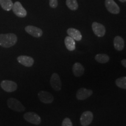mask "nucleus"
<instances>
[{
	"mask_svg": "<svg viewBox=\"0 0 126 126\" xmlns=\"http://www.w3.org/2000/svg\"><path fill=\"white\" fill-rule=\"evenodd\" d=\"M7 106L9 109L18 112H22L25 110V108L21 102L14 97H10L7 100Z\"/></svg>",
	"mask_w": 126,
	"mask_h": 126,
	"instance_id": "nucleus-2",
	"label": "nucleus"
},
{
	"mask_svg": "<svg viewBox=\"0 0 126 126\" xmlns=\"http://www.w3.org/2000/svg\"><path fill=\"white\" fill-rule=\"evenodd\" d=\"M18 37L14 33L0 34V46L4 48H9L16 44Z\"/></svg>",
	"mask_w": 126,
	"mask_h": 126,
	"instance_id": "nucleus-1",
	"label": "nucleus"
},
{
	"mask_svg": "<svg viewBox=\"0 0 126 126\" xmlns=\"http://www.w3.org/2000/svg\"><path fill=\"white\" fill-rule=\"evenodd\" d=\"M119 1H120V2H126V0H119Z\"/></svg>",
	"mask_w": 126,
	"mask_h": 126,
	"instance_id": "nucleus-25",
	"label": "nucleus"
},
{
	"mask_svg": "<svg viewBox=\"0 0 126 126\" xmlns=\"http://www.w3.org/2000/svg\"><path fill=\"white\" fill-rule=\"evenodd\" d=\"M113 45H114V48L117 51H122L124 48V40L122 37L117 36L114 37L113 40Z\"/></svg>",
	"mask_w": 126,
	"mask_h": 126,
	"instance_id": "nucleus-16",
	"label": "nucleus"
},
{
	"mask_svg": "<svg viewBox=\"0 0 126 126\" xmlns=\"http://www.w3.org/2000/svg\"><path fill=\"white\" fill-rule=\"evenodd\" d=\"M93 94V91L91 89H87L86 88H82L79 89L76 94V97L78 100H85Z\"/></svg>",
	"mask_w": 126,
	"mask_h": 126,
	"instance_id": "nucleus-11",
	"label": "nucleus"
},
{
	"mask_svg": "<svg viewBox=\"0 0 126 126\" xmlns=\"http://www.w3.org/2000/svg\"><path fill=\"white\" fill-rule=\"evenodd\" d=\"M23 119L26 122L30 123L35 124V125H39L41 123L42 120L40 116L37 113L34 112H27L25 113L23 115Z\"/></svg>",
	"mask_w": 126,
	"mask_h": 126,
	"instance_id": "nucleus-3",
	"label": "nucleus"
},
{
	"mask_svg": "<svg viewBox=\"0 0 126 126\" xmlns=\"http://www.w3.org/2000/svg\"><path fill=\"white\" fill-rule=\"evenodd\" d=\"M61 126H72V123L70 118L66 117L63 120Z\"/></svg>",
	"mask_w": 126,
	"mask_h": 126,
	"instance_id": "nucleus-22",
	"label": "nucleus"
},
{
	"mask_svg": "<svg viewBox=\"0 0 126 126\" xmlns=\"http://www.w3.org/2000/svg\"><path fill=\"white\" fill-rule=\"evenodd\" d=\"M17 60L25 67H31L34 64V59L30 56H20L17 57Z\"/></svg>",
	"mask_w": 126,
	"mask_h": 126,
	"instance_id": "nucleus-13",
	"label": "nucleus"
},
{
	"mask_svg": "<svg viewBox=\"0 0 126 126\" xmlns=\"http://www.w3.org/2000/svg\"><path fill=\"white\" fill-rule=\"evenodd\" d=\"M64 43L66 48L69 51H74L75 49V42L74 39H73L70 36H67L64 40Z\"/></svg>",
	"mask_w": 126,
	"mask_h": 126,
	"instance_id": "nucleus-17",
	"label": "nucleus"
},
{
	"mask_svg": "<svg viewBox=\"0 0 126 126\" xmlns=\"http://www.w3.org/2000/svg\"><path fill=\"white\" fill-rule=\"evenodd\" d=\"M95 60L100 64H105L109 62L110 57L106 54H97L94 57Z\"/></svg>",
	"mask_w": 126,
	"mask_h": 126,
	"instance_id": "nucleus-18",
	"label": "nucleus"
},
{
	"mask_svg": "<svg viewBox=\"0 0 126 126\" xmlns=\"http://www.w3.org/2000/svg\"><path fill=\"white\" fill-rule=\"evenodd\" d=\"M72 72L75 77H81L84 74V67L79 63H75L72 67Z\"/></svg>",
	"mask_w": 126,
	"mask_h": 126,
	"instance_id": "nucleus-15",
	"label": "nucleus"
},
{
	"mask_svg": "<svg viewBox=\"0 0 126 126\" xmlns=\"http://www.w3.org/2000/svg\"><path fill=\"white\" fill-rule=\"evenodd\" d=\"M92 28L94 33L97 37H103L106 33V28L101 23L94 22L92 25Z\"/></svg>",
	"mask_w": 126,
	"mask_h": 126,
	"instance_id": "nucleus-8",
	"label": "nucleus"
},
{
	"mask_svg": "<svg viewBox=\"0 0 126 126\" xmlns=\"http://www.w3.org/2000/svg\"><path fill=\"white\" fill-rule=\"evenodd\" d=\"M66 5L67 7L72 11H76L78 8L77 0H66Z\"/></svg>",
	"mask_w": 126,
	"mask_h": 126,
	"instance_id": "nucleus-21",
	"label": "nucleus"
},
{
	"mask_svg": "<svg viewBox=\"0 0 126 126\" xmlns=\"http://www.w3.org/2000/svg\"><path fill=\"white\" fill-rule=\"evenodd\" d=\"M121 63H122V64L123 65V66L126 68V59L122 60V61H121Z\"/></svg>",
	"mask_w": 126,
	"mask_h": 126,
	"instance_id": "nucleus-24",
	"label": "nucleus"
},
{
	"mask_svg": "<svg viewBox=\"0 0 126 126\" xmlns=\"http://www.w3.org/2000/svg\"><path fill=\"white\" fill-rule=\"evenodd\" d=\"M12 9L14 13L17 16L20 17V18H24L27 15V12H26V9L23 7L20 2L18 1L14 3Z\"/></svg>",
	"mask_w": 126,
	"mask_h": 126,
	"instance_id": "nucleus-6",
	"label": "nucleus"
},
{
	"mask_svg": "<svg viewBox=\"0 0 126 126\" xmlns=\"http://www.w3.org/2000/svg\"><path fill=\"white\" fill-rule=\"evenodd\" d=\"M50 85L56 91H60L62 88V83L59 74L57 73H53L52 74L50 80Z\"/></svg>",
	"mask_w": 126,
	"mask_h": 126,
	"instance_id": "nucleus-5",
	"label": "nucleus"
},
{
	"mask_svg": "<svg viewBox=\"0 0 126 126\" xmlns=\"http://www.w3.org/2000/svg\"><path fill=\"white\" fill-rule=\"evenodd\" d=\"M38 97L39 100L42 103L45 104H50L54 101V96L50 92L45 91H41L39 92Z\"/></svg>",
	"mask_w": 126,
	"mask_h": 126,
	"instance_id": "nucleus-7",
	"label": "nucleus"
},
{
	"mask_svg": "<svg viewBox=\"0 0 126 126\" xmlns=\"http://www.w3.org/2000/svg\"><path fill=\"white\" fill-rule=\"evenodd\" d=\"M25 31L28 34H31V36H33L34 37H40L43 35V31L40 28L36 27L34 26H27L25 28Z\"/></svg>",
	"mask_w": 126,
	"mask_h": 126,
	"instance_id": "nucleus-12",
	"label": "nucleus"
},
{
	"mask_svg": "<svg viewBox=\"0 0 126 126\" xmlns=\"http://www.w3.org/2000/svg\"><path fill=\"white\" fill-rule=\"evenodd\" d=\"M67 34L69 36L72 37L76 41H80L82 39V34L81 32L79 30L75 29V28H69L67 31Z\"/></svg>",
	"mask_w": 126,
	"mask_h": 126,
	"instance_id": "nucleus-14",
	"label": "nucleus"
},
{
	"mask_svg": "<svg viewBox=\"0 0 126 126\" xmlns=\"http://www.w3.org/2000/svg\"><path fill=\"white\" fill-rule=\"evenodd\" d=\"M116 85L117 86L123 89H126V77H122L116 80Z\"/></svg>",
	"mask_w": 126,
	"mask_h": 126,
	"instance_id": "nucleus-20",
	"label": "nucleus"
},
{
	"mask_svg": "<svg viewBox=\"0 0 126 126\" xmlns=\"http://www.w3.org/2000/svg\"><path fill=\"white\" fill-rule=\"evenodd\" d=\"M105 3L106 9L110 13L113 14H118L120 13V8L114 0H105Z\"/></svg>",
	"mask_w": 126,
	"mask_h": 126,
	"instance_id": "nucleus-10",
	"label": "nucleus"
},
{
	"mask_svg": "<svg viewBox=\"0 0 126 126\" xmlns=\"http://www.w3.org/2000/svg\"><path fill=\"white\" fill-rule=\"evenodd\" d=\"M94 119V114L91 111H86L83 112L80 117V122L82 126H88L92 122Z\"/></svg>",
	"mask_w": 126,
	"mask_h": 126,
	"instance_id": "nucleus-9",
	"label": "nucleus"
},
{
	"mask_svg": "<svg viewBox=\"0 0 126 126\" xmlns=\"http://www.w3.org/2000/svg\"><path fill=\"white\" fill-rule=\"evenodd\" d=\"M49 5L52 8H56L58 6V1L57 0H50Z\"/></svg>",
	"mask_w": 126,
	"mask_h": 126,
	"instance_id": "nucleus-23",
	"label": "nucleus"
},
{
	"mask_svg": "<svg viewBox=\"0 0 126 126\" xmlns=\"http://www.w3.org/2000/svg\"><path fill=\"white\" fill-rule=\"evenodd\" d=\"M0 5L4 10L9 11L12 9L14 4L11 0H0Z\"/></svg>",
	"mask_w": 126,
	"mask_h": 126,
	"instance_id": "nucleus-19",
	"label": "nucleus"
},
{
	"mask_svg": "<svg viewBox=\"0 0 126 126\" xmlns=\"http://www.w3.org/2000/svg\"><path fill=\"white\" fill-rule=\"evenodd\" d=\"M0 85L3 90L7 92H14L18 88L17 83L10 80H4L1 82Z\"/></svg>",
	"mask_w": 126,
	"mask_h": 126,
	"instance_id": "nucleus-4",
	"label": "nucleus"
}]
</instances>
